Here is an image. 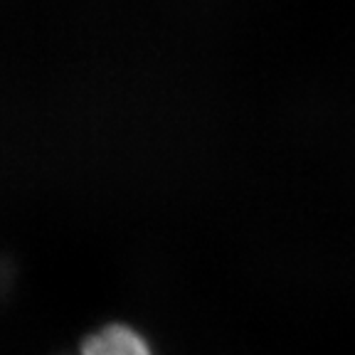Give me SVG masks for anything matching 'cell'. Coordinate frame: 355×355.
<instances>
[{
	"label": "cell",
	"mask_w": 355,
	"mask_h": 355,
	"mask_svg": "<svg viewBox=\"0 0 355 355\" xmlns=\"http://www.w3.org/2000/svg\"><path fill=\"white\" fill-rule=\"evenodd\" d=\"M82 355H153L150 345L139 331L123 326V323H111L101 331L92 333L82 345Z\"/></svg>",
	"instance_id": "cell-1"
}]
</instances>
